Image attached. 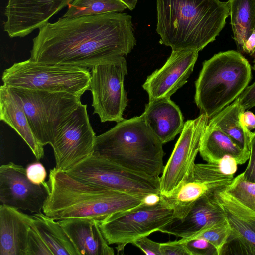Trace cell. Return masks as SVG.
Wrapping results in <instances>:
<instances>
[{"instance_id": "5", "label": "cell", "mask_w": 255, "mask_h": 255, "mask_svg": "<svg viewBox=\"0 0 255 255\" xmlns=\"http://www.w3.org/2000/svg\"><path fill=\"white\" fill-rule=\"evenodd\" d=\"M248 61L234 50L221 52L203 63L195 81V102L209 119L236 100L252 78Z\"/></svg>"}, {"instance_id": "8", "label": "cell", "mask_w": 255, "mask_h": 255, "mask_svg": "<svg viewBox=\"0 0 255 255\" xmlns=\"http://www.w3.org/2000/svg\"><path fill=\"white\" fill-rule=\"evenodd\" d=\"M171 206L162 196L153 206L141 203L132 209L117 212L98 220L101 232L109 245L117 244L118 251L136 239L160 231L173 219Z\"/></svg>"}, {"instance_id": "30", "label": "cell", "mask_w": 255, "mask_h": 255, "mask_svg": "<svg viewBox=\"0 0 255 255\" xmlns=\"http://www.w3.org/2000/svg\"><path fill=\"white\" fill-rule=\"evenodd\" d=\"M190 255H219L217 248L203 238H181Z\"/></svg>"}, {"instance_id": "31", "label": "cell", "mask_w": 255, "mask_h": 255, "mask_svg": "<svg viewBox=\"0 0 255 255\" xmlns=\"http://www.w3.org/2000/svg\"><path fill=\"white\" fill-rule=\"evenodd\" d=\"M26 255H53L50 248L33 225L28 232Z\"/></svg>"}, {"instance_id": "7", "label": "cell", "mask_w": 255, "mask_h": 255, "mask_svg": "<svg viewBox=\"0 0 255 255\" xmlns=\"http://www.w3.org/2000/svg\"><path fill=\"white\" fill-rule=\"evenodd\" d=\"M89 70L77 66L39 63L29 59L6 69L2 80L3 84L9 87L64 92L81 97L90 88Z\"/></svg>"}, {"instance_id": "1", "label": "cell", "mask_w": 255, "mask_h": 255, "mask_svg": "<svg viewBox=\"0 0 255 255\" xmlns=\"http://www.w3.org/2000/svg\"><path fill=\"white\" fill-rule=\"evenodd\" d=\"M132 17L121 12L60 18L39 29L29 59L92 69L127 55L136 45Z\"/></svg>"}, {"instance_id": "23", "label": "cell", "mask_w": 255, "mask_h": 255, "mask_svg": "<svg viewBox=\"0 0 255 255\" xmlns=\"http://www.w3.org/2000/svg\"><path fill=\"white\" fill-rule=\"evenodd\" d=\"M230 183L188 177L170 195L162 196L172 208L174 219H182L199 198L212 190Z\"/></svg>"}, {"instance_id": "18", "label": "cell", "mask_w": 255, "mask_h": 255, "mask_svg": "<svg viewBox=\"0 0 255 255\" xmlns=\"http://www.w3.org/2000/svg\"><path fill=\"white\" fill-rule=\"evenodd\" d=\"M79 255H114L100 228L98 220L83 218L58 221Z\"/></svg>"}, {"instance_id": "3", "label": "cell", "mask_w": 255, "mask_h": 255, "mask_svg": "<svg viewBox=\"0 0 255 255\" xmlns=\"http://www.w3.org/2000/svg\"><path fill=\"white\" fill-rule=\"evenodd\" d=\"M50 193L42 209L55 220L83 218L100 220L140 205L144 197L82 180L55 167L50 170Z\"/></svg>"}, {"instance_id": "19", "label": "cell", "mask_w": 255, "mask_h": 255, "mask_svg": "<svg viewBox=\"0 0 255 255\" xmlns=\"http://www.w3.org/2000/svg\"><path fill=\"white\" fill-rule=\"evenodd\" d=\"M141 116L163 144L173 140L184 126L179 107L170 98L149 100Z\"/></svg>"}, {"instance_id": "42", "label": "cell", "mask_w": 255, "mask_h": 255, "mask_svg": "<svg viewBox=\"0 0 255 255\" xmlns=\"http://www.w3.org/2000/svg\"><path fill=\"white\" fill-rule=\"evenodd\" d=\"M252 69L254 70H255V64H254L253 66L252 67Z\"/></svg>"}, {"instance_id": "16", "label": "cell", "mask_w": 255, "mask_h": 255, "mask_svg": "<svg viewBox=\"0 0 255 255\" xmlns=\"http://www.w3.org/2000/svg\"><path fill=\"white\" fill-rule=\"evenodd\" d=\"M216 189L199 198L183 219H174L160 232L190 238L207 229L227 223L224 211L215 195Z\"/></svg>"}, {"instance_id": "41", "label": "cell", "mask_w": 255, "mask_h": 255, "mask_svg": "<svg viewBox=\"0 0 255 255\" xmlns=\"http://www.w3.org/2000/svg\"><path fill=\"white\" fill-rule=\"evenodd\" d=\"M128 7V9L132 10L135 8L138 0H120Z\"/></svg>"}, {"instance_id": "25", "label": "cell", "mask_w": 255, "mask_h": 255, "mask_svg": "<svg viewBox=\"0 0 255 255\" xmlns=\"http://www.w3.org/2000/svg\"><path fill=\"white\" fill-rule=\"evenodd\" d=\"M33 226L51 249L53 255H79L58 221L41 212L32 215Z\"/></svg>"}, {"instance_id": "38", "label": "cell", "mask_w": 255, "mask_h": 255, "mask_svg": "<svg viewBox=\"0 0 255 255\" xmlns=\"http://www.w3.org/2000/svg\"><path fill=\"white\" fill-rule=\"evenodd\" d=\"M241 50L250 55L255 52V29L245 41Z\"/></svg>"}, {"instance_id": "29", "label": "cell", "mask_w": 255, "mask_h": 255, "mask_svg": "<svg viewBox=\"0 0 255 255\" xmlns=\"http://www.w3.org/2000/svg\"><path fill=\"white\" fill-rule=\"evenodd\" d=\"M230 231V227L227 222L207 229L190 238H200L207 240L217 248L220 255Z\"/></svg>"}, {"instance_id": "17", "label": "cell", "mask_w": 255, "mask_h": 255, "mask_svg": "<svg viewBox=\"0 0 255 255\" xmlns=\"http://www.w3.org/2000/svg\"><path fill=\"white\" fill-rule=\"evenodd\" d=\"M32 216L7 205L0 206V255H26Z\"/></svg>"}, {"instance_id": "12", "label": "cell", "mask_w": 255, "mask_h": 255, "mask_svg": "<svg viewBox=\"0 0 255 255\" xmlns=\"http://www.w3.org/2000/svg\"><path fill=\"white\" fill-rule=\"evenodd\" d=\"M96 136L90 123L87 105L74 110L56 138L52 148L56 166L67 172L93 154Z\"/></svg>"}, {"instance_id": "36", "label": "cell", "mask_w": 255, "mask_h": 255, "mask_svg": "<svg viewBox=\"0 0 255 255\" xmlns=\"http://www.w3.org/2000/svg\"><path fill=\"white\" fill-rule=\"evenodd\" d=\"M238 99L239 104L244 111L255 106V81L246 88Z\"/></svg>"}, {"instance_id": "34", "label": "cell", "mask_w": 255, "mask_h": 255, "mask_svg": "<svg viewBox=\"0 0 255 255\" xmlns=\"http://www.w3.org/2000/svg\"><path fill=\"white\" fill-rule=\"evenodd\" d=\"M249 135L250 139L249 162L242 173L246 180L255 183V131L252 132L249 131Z\"/></svg>"}, {"instance_id": "14", "label": "cell", "mask_w": 255, "mask_h": 255, "mask_svg": "<svg viewBox=\"0 0 255 255\" xmlns=\"http://www.w3.org/2000/svg\"><path fill=\"white\" fill-rule=\"evenodd\" d=\"M74 0H8L4 30L10 38L24 37L47 22Z\"/></svg>"}, {"instance_id": "15", "label": "cell", "mask_w": 255, "mask_h": 255, "mask_svg": "<svg viewBox=\"0 0 255 255\" xmlns=\"http://www.w3.org/2000/svg\"><path fill=\"white\" fill-rule=\"evenodd\" d=\"M198 52L172 50L164 65L149 75L142 85L149 100L170 98L182 87L193 71Z\"/></svg>"}, {"instance_id": "21", "label": "cell", "mask_w": 255, "mask_h": 255, "mask_svg": "<svg viewBox=\"0 0 255 255\" xmlns=\"http://www.w3.org/2000/svg\"><path fill=\"white\" fill-rule=\"evenodd\" d=\"M226 186L217 188L215 192L231 232L246 242L255 253V212L227 193L225 190Z\"/></svg>"}, {"instance_id": "28", "label": "cell", "mask_w": 255, "mask_h": 255, "mask_svg": "<svg viewBox=\"0 0 255 255\" xmlns=\"http://www.w3.org/2000/svg\"><path fill=\"white\" fill-rule=\"evenodd\" d=\"M225 190L241 204L255 212V183L246 180L243 173L233 178Z\"/></svg>"}, {"instance_id": "32", "label": "cell", "mask_w": 255, "mask_h": 255, "mask_svg": "<svg viewBox=\"0 0 255 255\" xmlns=\"http://www.w3.org/2000/svg\"><path fill=\"white\" fill-rule=\"evenodd\" d=\"M26 176L28 180L36 185H46L47 172L43 165L39 161L33 162L27 165L26 168Z\"/></svg>"}, {"instance_id": "40", "label": "cell", "mask_w": 255, "mask_h": 255, "mask_svg": "<svg viewBox=\"0 0 255 255\" xmlns=\"http://www.w3.org/2000/svg\"><path fill=\"white\" fill-rule=\"evenodd\" d=\"M161 198V194L150 193L144 197L142 203L145 205H155L160 202Z\"/></svg>"}, {"instance_id": "35", "label": "cell", "mask_w": 255, "mask_h": 255, "mask_svg": "<svg viewBox=\"0 0 255 255\" xmlns=\"http://www.w3.org/2000/svg\"><path fill=\"white\" fill-rule=\"evenodd\" d=\"M162 255H190L184 243L180 240L161 243Z\"/></svg>"}, {"instance_id": "24", "label": "cell", "mask_w": 255, "mask_h": 255, "mask_svg": "<svg viewBox=\"0 0 255 255\" xmlns=\"http://www.w3.org/2000/svg\"><path fill=\"white\" fill-rule=\"evenodd\" d=\"M244 110L238 97L209 120L208 123L218 127L241 148L250 151L249 130L243 121Z\"/></svg>"}, {"instance_id": "22", "label": "cell", "mask_w": 255, "mask_h": 255, "mask_svg": "<svg viewBox=\"0 0 255 255\" xmlns=\"http://www.w3.org/2000/svg\"><path fill=\"white\" fill-rule=\"evenodd\" d=\"M199 152L208 163H218L224 156L229 155L238 164H243L250 156V151L241 148L218 127L209 123L202 136Z\"/></svg>"}, {"instance_id": "39", "label": "cell", "mask_w": 255, "mask_h": 255, "mask_svg": "<svg viewBox=\"0 0 255 255\" xmlns=\"http://www.w3.org/2000/svg\"><path fill=\"white\" fill-rule=\"evenodd\" d=\"M243 121L247 129L251 131L255 129V115L251 111H244Z\"/></svg>"}, {"instance_id": "4", "label": "cell", "mask_w": 255, "mask_h": 255, "mask_svg": "<svg viewBox=\"0 0 255 255\" xmlns=\"http://www.w3.org/2000/svg\"><path fill=\"white\" fill-rule=\"evenodd\" d=\"M162 145L141 115L124 119L97 136L93 153L134 172L160 178L164 168Z\"/></svg>"}, {"instance_id": "37", "label": "cell", "mask_w": 255, "mask_h": 255, "mask_svg": "<svg viewBox=\"0 0 255 255\" xmlns=\"http://www.w3.org/2000/svg\"><path fill=\"white\" fill-rule=\"evenodd\" d=\"M220 171L226 175H233L236 172L237 163L236 159L229 155L224 156L218 163Z\"/></svg>"}, {"instance_id": "9", "label": "cell", "mask_w": 255, "mask_h": 255, "mask_svg": "<svg viewBox=\"0 0 255 255\" xmlns=\"http://www.w3.org/2000/svg\"><path fill=\"white\" fill-rule=\"evenodd\" d=\"M66 172L85 181L140 197L161 194L160 178L134 172L94 153Z\"/></svg>"}, {"instance_id": "20", "label": "cell", "mask_w": 255, "mask_h": 255, "mask_svg": "<svg viewBox=\"0 0 255 255\" xmlns=\"http://www.w3.org/2000/svg\"><path fill=\"white\" fill-rule=\"evenodd\" d=\"M0 118L22 137L39 161L44 157V146L34 136L20 98L4 84L0 87Z\"/></svg>"}, {"instance_id": "11", "label": "cell", "mask_w": 255, "mask_h": 255, "mask_svg": "<svg viewBox=\"0 0 255 255\" xmlns=\"http://www.w3.org/2000/svg\"><path fill=\"white\" fill-rule=\"evenodd\" d=\"M204 114L187 120L160 177L161 195L173 193L191 173L199 151L201 139L208 123Z\"/></svg>"}, {"instance_id": "10", "label": "cell", "mask_w": 255, "mask_h": 255, "mask_svg": "<svg viewBox=\"0 0 255 255\" xmlns=\"http://www.w3.org/2000/svg\"><path fill=\"white\" fill-rule=\"evenodd\" d=\"M90 88L92 95L94 113L102 122L124 120L123 115L128 100L124 88L128 74L124 56L113 58L91 69Z\"/></svg>"}, {"instance_id": "2", "label": "cell", "mask_w": 255, "mask_h": 255, "mask_svg": "<svg viewBox=\"0 0 255 255\" xmlns=\"http://www.w3.org/2000/svg\"><path fill=\"white\" fill-rule=\"evenodd\" d=\"M156 32L172 50H202L214 41L229 16L220 0H156Z\"/></svg>"}, {"instance_id": "33", "label": "cell", "mask_w": 255, "mask_h": 255, "mask_svg": "<svg viewBox=\"0 0 255 255\" xmlns=\"http://www.w3.org/2000/svg\"><path fill=\"white\" fill-rule=\"evenodd\" d=\"M131 244L140 249L146 255H162L161 243L151 240L147 236L139 238L133 241Z\"/></svg>"}, {"instance_id": "13", "label": "cell", "mask_w": 255, "mask_h": 255, "mask_svg": "<svg viewBox=\"0 0 255 255\" xmlns=\"http://www.w3.org/2000/svg\"><path fill=\"white\" fill-rule=\"evenodd\" d=\"M50 193L49 184L36 185L27 177L26 168L13 162L0 167L1 204L39 213Z\"/></svg>"}, {"instance_id": "27", "label": "cell", "mask_w": 255, "mask_h": 255, "mask_svg": "<svg viewBox=\"0 0 255 255\" xmlns=\"http://www.w3.org/2000/svg\"><path fill=\"white\" fill-rule=\"evenodd\" d=\"M127 8L120 0H74L62 17L75 18L120 12Z\"/></svg>"}, {"instance_id": "26", "label": "cell", "mask_w": 255, "mask_h": 255, "mask_svg": "<svg viewBox=\"0 0 255 255\" xmlns=\"http://www.w3.org/2000/svg\"><path fill=\"white\" fill-rule=\"evenodd\" d=\"M233 38L239 49L255 29V0H229Z\"/></svg>"}, {"instance_id": "6", "label": "cell", "mask_w": 255, "mask_h": 255, "mask_svg": "<svg viewBox=\"0 0 255 255\" xmlns=\"http://www.w3.org/2000/svg\"><path fill=\"white\" fill-rule=\"evenodd\" d=\"M9 87L20 98L35 137L43 146L50 144L52 147L81 103V97L64 92Z\"/></svg>"}]
</instances>
